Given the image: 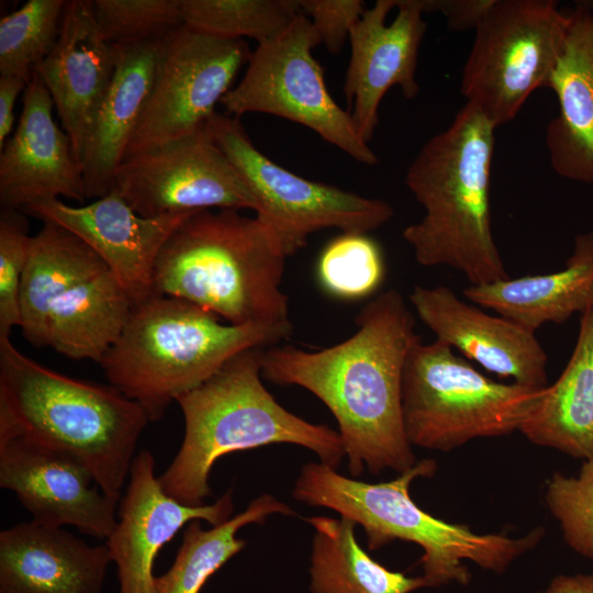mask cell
<instances>
[{
	"mask_svg": "<svg viewBox=\"0 0 593 593\" xmlns=\"http://www.w3.org/2000/svg\"><path fill=\"white\" fill-rule=\"evenodd\" d=\"M53 99L33 74L16 127L0 148V204L19 209L46 198L87 197L70 137L53 118Z\"/></svg>",
	"mask_w": 593,
	"mask_h": 593,
	"instance_id": "18",
	"label": "cell"
},
{
	"mask_svg": "<svg viewBox=\"0 0 593 593\" xmlns=\"http://www.w3.org/2000/svg\"><path fill=\"white\" fill-rule=\"evenodd\" d=\"M567 12L568 33L548 87L559 112L547 126L546 145L558 176L593 183V1Z\"/></svg>",
	"mask_w": 593,
	"mask_h": 593,
	"instance_id": "22",
	"label": "cell"
},
{
	"mask_svg": "<svg viewBox=\"0 0 593 593\" xmlns=\"http://www.w3.org/2000/svg\"><path fill=\"white\" fill-rule=\"evenodd\" d=\"M21 211L82 239L102 259L134 305L154 295V268L159 253L178 226L193 214L145 217L113 190L82 206L46 198Z\"/></svg>",
	"mask_w": 593,
	"mask_h": 593,
	"instance_id": "16",
	"label": "cell"
},
{
	"mask_svg": "<svg viewBox=\"0 0 593 593\" xmlns=\"http://www.w3.org/2000/svg\"><path fill=\"white\" fill-rule=\"evenodd\" d=\"M410 301L436 338L486 371L518 384L548 387L547 354L534 333L503 316L482 312L444 286H415Z\"/></svg>",
	"mask_w": 593,
	"mask_h": 593,
	"instance_id": "19",
	"label": "cell"
},
{
	"mask_svg": "<svg viewBox=\"0 0 593 593\" xmlns=\"http://www.w3.org/2000/svg\"><path fill=\"white\" fill-rule=\"evenodd\" d=\"M110 562L105 544L20 523L0 533V593H102Z\"/></svg>",
	"mask_w": 593,
	"mask_h": 593,
	"instance_id": "21",
	"label": "cell"
},
{
	"mask_svg": "<svg viewBox=\"0 0 593 593\" xmlns=\"http://www.w3.org/2000/svg\"><path fill=\"white\" fill-rule=\"evenodd\" d=\"M272 514L289 516L295 512L265 493L217 526L204 529L199 519L190 522L172 566L155 577L154 593H200L208 579L246 546V540L236 537L238 530L249 524H264Z\"/></svg>",
	"mask_w": 593,
	"mask_h": 593,
	"instance_id": "29",
	"label": "cell"
},
{
	"mask_svg": "<svg viewBox=\"0 0 593 593\" xmlns=\"http://www.w3.org/2000/svg\"><path fill=\"white\" fill-rule=\"evenodd\" d=\"M183 24L232 40H275L300 13L296 0H180Z\"/></svg>",
	"mask_w": 593,
	"mask_h": 593,
	"instance_id": "30",
	"label": "cell"
},
{
	"mask_svg": "<svg viewBox=\"0 0 593 593\" xmlns=\"http://www.w3.org/2000/svg\"><path fill=\"white\" fill-rule=\"evenodd\" d=\"M265 348L243 350L199 387L177 398L184 417L182 444L158 481L166 494L204 505L215 461L234 451L292 444L336 469L345 450L337 430L310 423L281 406L261 382Z\"/></svg>",
	"mask_w": 593,
	"mask_h": 593,
	"instance_id": "4",
	"label": "cell"
},
{
	"mask_svg": "<svg viewBox=\"0 0 593 593\" xmlns=\"http://www.w3.org/2000/svg\"><path fill=\"white\" fill-rule=\"evenodd\" d=\"M546 388L494 381L455 355L444 340L424 344L419 337L402 373L407 440L424 449L450 451L475 438L521 430Z\"/></svg>",
	"mask_w": 593,
	"mask_h": 593,
	"instance_id": "8",
	"label": "cell"
},
{
	"mask_svg": "<svg viewBox=\"0 0 593 593\" xmlns=\"http://www.w3.org/2000/svg\"><path fill=\"white\" fill-rule=\"evenodd\" d=\"M545 502L567 545L593 560V457L577 477L555 472L546 483Z\"/></svg>",
	"mask_w": 593,
	"mask_h": 593,
	"instance_id": "34",
	"label": "cell"
},
{
	"mask_svg": "<svg viewBox=\"0 0 593 593\" xmlns=\"http://www.w3.org/2000/svg\"><path fill=\"white\" fill-rule=\"evenodd\" d=\"M300 12L312 22L321 44L339 53L349 41L353 26L365 12L361 0H296Z\"/></svg>",
	"mask_w": 593,
	"mask_h": 593,
	"instance_id": "36",
	"label": "cell"
},
{
	"mask_svg": "<svg viewBox=\"0 0 593 593\" xmlns=\"http://www.w3.org/2000/svg\"><path fill=\"white\" fill-rule=\"evenodd\" d=\"M0 486L41 525H70L98 539L116 525L119 502L101 491L83 462L24 437L0 440Z\"/></svg>",
	"mask_w": 593,
	"mask_h": 593,
	"instance_id": "15",
	"label": "cell"
},
{
	"mask_svg": "<svg viewBox=\"0 0 593 593\" xmlns=\"http://www.w3.org/2000/svg\"><path fill=\"white\" fill-rule=\"evenodd\" d=\"M463 295L530 333L546 323L561 324L593 307V231L579 234L566 268L547 275L470 286Z\"/></svg>",
	"mask_w": 593,
	"mask_h": 593,
	"instance_id": "24",
	"label": "cell"
},
{
	"mask_svg": "<svg viewBox=\"0 0 593 593\" xmlns=\"http://www.w3.org/2000/svg\"><path fill=\"white\" fill-rule=\"evenodd\" d=\"M134 303L109 269L70 289L52 307L46 347L75 360L101 362Z\"/></svg>",
	"mask_w": 593,
	"mask_h": 593,
	"instance_id": "27",
	"label": "cell"
},
{
	"mask_svg": "<svg viewBox=\"0 0 593 593\" xmlns=\"http://www.w3.org/2000/svg\"><path fill=\"white\" fill-rule=\"evenodd\" d=\"M537 593H593V572L557 575Z\"/></svg>",
	"mask_w": 593,
	"mask_h": 593,
	"instance_id": "39",
	"label": "cell"
},
{
	"mask_svg": "<svg viewBox=\"0 0 593 593\" xmlns=\"http://www.w3.org/2000/svg\"><path fill=\"white\" fill-rule=\"evenodd\" d=\"M251 53L245 40L217 37L186 25L163 38L152 88L125 158L204 126Z\"/></svg>",
	"mask_w": 593,
	"mask_h": 593,
	"instance_id": "12",
	"label": "cell"
},
{
	"mask_svg": "<svg viewBox=\"0 0 593 593\" xmlns=\"http://www.w3.org/2000/svg\"><path fill=\"white\" fill-rule=\"evenodd\" d=\"M313 527L310 575L312 593H412L429 588L421 577L392 571L358 544L356 523L340 516L306 517Z\"/></svg>",
	"mask_w": 593,
	"mask_h": 593,
	"instance_id": "28",
	"label": "cell"
},
{
	"mask_svg": "<svg viewBox=\"0 0 593 593\" xmlns=\"http://www.w3.org/2000/svg\"><path fill=\"white\" fill-rule=\"evenodd\" d=\"M433 459L417 461L390 481L369 483L345 477L322 462L302 466L292 496L304 504L326 507L361 526L369 550L395 540L422 548L419 564L429 588L457 583L466 585L471 574L463 561L502 573L545 536L541 527L521 537L478 534L467 525L452 524L421 508L410 495L417 478L435 474Z\"/></svg>",
	"mask_w": 593,
	"mask_h": 593,
	"instance_id": "5",
	"label": "cell"
},
{
	"mask_svg": "<svg viewBox=\"0 0 593 593\" xmlns=\"http://www.w3.org/2000/svg\"><path fill=\"white\" fill-rule=\"evenodd\" d=\"M98 30L114 47L158 42L183 24L180 0H92Z\"/></svg>",
	"mask_w": 593,
	"mask_h": 593,
	"instance_id": "32",
	"label": "cell"
},
{
	"mask_svg": "<svg viewBox=\"0 0 593 593\" xmlns=\"http://www.w3.org/2000/svg\"><path fill=\"white\" fill-rule=\"evenodd\" d=\"M67 1L29 0L0 20V75L31 80L54 48Z\"/></svg>",
	"mask_w": 593,
	"mask_h": 593,
	"instance_id": "31",
	"label": "cell"
},
{
	"mask_svg": "<svg viewBox=\"0 0 593 593\" xmlns=\"http://www.w3.org/2000/svg\"><path fill=\"white\" fill-rule=\"evenodd\" d=\"M112 190L145 217L256 209L253 193L206 125L125 158Z\"/></svg>",
	"mask_w": 593,
	"mask_h": 593,
	"instance_id": "13",
	"label": "cell"
},
{
	"mask_svg": "<svg viewBox=\"0 0 593 593\" xmlns=\"http://www.w3.org/2000/svg\"><path fill=\"white\" fill-rule=\"evenodd\" d=\"M160 42L116 47L115 72L91 121L79 160L87 199L97 200L112 190L152 88Z\"/></svg>",
	"mask_w": 593,
	"mask_h": 593,
	"instance_id": "23",
	"label": "cell"
},
{
	"mask_svg": "<svg viewBox=\"0 0 593 593\" xmlns=\"http://www.w3.org/2000/svg\"><path fill=\"white\" fill-rule=\"evenodd\" d=\"M102 259L78 236L53 223L32 236L20 289V325L33 346L46 347L53 305L70 289L107 270Z\"/></svg>",
	"mask_w": 593,
	"mask_h": 593,
	"instance_id": "25",
	"label": "cell"
},
{
	"mask_svg": "<svg viewBox=\"0 0 593 593\" xmlns=\"http://www.w3.org/2000/svg\"><path fill=\"white\" fill-rule=\"evenodd\" d=\"M317 275L331 294L340 299H361L381 283L383 258L378 245L366 234L342 233L324 248Z\"/></svg>",
	"mask_w": 593,
	"mask_h": 593,
	"instance_id": "33",
	"label": "cell"
},
{
	"mask_svg": "<svg viewBox=\"0 0 593 593\" xmlns=\"http://www.w3.org/2000/svg\"><path fill=\"white\" fill-rule=\"evenodd\" d=\"M535 445L593 457V307L582 314L573 353L519 430Z\"/></svg>",
	"mask_w": 593,
	"mask_h": 593,
	"instance_id": "26",
	"label": "cell"
},
{
	"mask_svg": "<svg viewBox=\"0 0 593 593\" xmlns=\"http://www.w3.org/2000/svg\"><path fill=\"white\" fill-rule=\"evenodd\" d=\"M206 128L238 170L256 202V219L286 257L323 228L367 234L394 215L390 203L302 178L259 152L239 118L215 112Z\"/></svg>",
	"mask_w": 593,
	"mask_h": 593,
	"instance_id": "10",
	"label": "cell"
},
{
	"mask_svg": "<svg viewBox=\"0 0 593 593\" xmlns=\"http://www.w3.org/2000/svg\"><path fill=\"white\" fill-rule=\"evenodd\" d=\"M569 27L553 0H494L474 30L460 92L496 127L515 119L529 96L549 87Z\"/></svg>",
	"mask_w": 593,
	"mask_h": 593,
	"instance_id": "9",
	"label": "cell"
},
{
	"mask_svg": "<svg viewBox=\"0 0 593 593\" xmlns=\"http://www.w3.org/2000/svg\"><path fill=\"white\" fill-rule=\"evenodd\" d=\"M19 209L0 211V338H10L20 325V289L32 236Z\"/></svg>",
	"mask_w": 593,
	"mask_h": 593,
	"instance_id": "35",
	"label": "cell"
},
{
	"mask_svg": "<svg viewBox=\"0 0 593 593\" xmlns=\"http://www.w3.org/2000/svg\"><path fill=\"white\" fill-rule=\"evenodd\" d=\"M29 81L19 76L0 75V148L13 133L15 101Z\"/></svg>",
	"mask_w": 593,
	"mask_h": 593,
	"instance_id": "38",
	"label": "cell"
},
{
	"mask_svg": "<svg viewBox=\"0 0 593 593\" xmlns=\"http://www.w3.org/2000/svg\"><path fill=\"white\" fill-rule=\"evenodd\" d=\"M321 44L311 20L300 12L289 27L253 51L242 80L220 103L226 114L266 113L304 125L358 163L379 159L349 111L327 90L323 67L312 51Z\"/></svg>",
	"mask_w": 593,
	"mask_h": 593,
	"instance_id": "11",
	"label": "cell"
},
{
	"mask_svg": "<svg viewBox=\"0 0 593 593\" xmlns=\"http://www.w3.org/2000/svg\"><path fill=\"white\" fill-rule=\"evenodd\" d=\"M286 259L256 217L199 211L161 248L154 294L189 301L233 325L292 324L280 289Z\"/></svg>",
	"mask_w": 593,
	"mask_h": 593,
	"instance_id": "6",
	"label": "cell"
},
{
	"mask_svg": "<svg viewBox=\"0 0 593 593\" xmlns=\"http://www.w3.org/2000/svg\"><path fill=\"white\" fill-rule=\"evenodd\" d=\"M148 422L145 410L111 384L56 372L0 338V440L24 437L74 456L120 502Z\"/></svg>",
	"mask_w": 593,
	"mask_h": 593,
	"instance_id": "2",
	"label": "cell"
},
{
	"mask_svg": "<svg viewBox=\"0 0 593 593\" xmlns=\"http://www.w3.org/2000/svg\"><path fill=\"white\" fill-rule=\"evenodd\" d=\"M232 491L211 504L184 505L163 490L155 475V458L141 450L130 470L126 492L119 502L116 525L105 545L116 566L119 593H154V563L159 550L190 522L217 526L233 516Z\"/></svg>",
	"mask_w": 593,
	"mask_h": 593,
	"instance_id": "17",
	"label": "cell"
},
{
	"mask_svg": "<svg viewBox=\"0 0 593 593\" xmlns=\"http://www.w3.org/2000/svg\"><path fill=\"white\" fill-rule=\"evenodd\" d=\"M424 13L422 0H378L351 29L344 94L367 143L373 137L379 105L391 87H399L409 100L419 92L416 68L427 26Z\"/></svg>",
	"mask_w": 593,
	"mask_h": 593,
	"instance_id": "14",
	"label": "cell"
},
{
	"mask_svg": "<svg viewBox=\"0 0 593 593\" xmlns=\"http://www.w3.org/2000/svg\"><path fill=\"white\" fill-rule=\"evenodd\" d=\"M496 126L466 103L411 163L405 183L424 208L402 236L417 262L448 266L471 286L510 278L492 232L491 168Z\"/></svg>",
	"mask_w": 593,
	"mask_h": 593,
	"instance_id": "3",
	"label": "cell"
},
{
	"mask_svg": "<svg viewBox=\"0 0 593 593\" xmlns=\"http://www.w3.org/2000/svg\"><path fill=\"white\" fill-rule=\"evenodd\" d=\"M494 0H422L425 13H440L455 32L475 30Z\"/></svg>",
	"mask_w": 593,
	"mask_h": 593,
	"instance_id": "37",
	"label": "cell"
},
{
	"mask_svg": "<svg viewBox=\"0 0 593 593\" xmlns=\"http://www.w3.org/2000/svg\"><path fill=\"white\" fill-rule=\"evenodd\" d=\"M292 332V324H224L189 301L154 294L134 305L99 365L109 383L154 422L238 353L275 346Z\"/></svg>",
	"mask_w": 593,
	"mask_h": 593,
	"instance_id": "7",
	"label": "cell"
},
{
	"mask_svg": "<svg viewBox=\"0 0 593 593\" xmlns=\"http://www.w3.org/2000/svg\"><path fill=\"white\" fill-rule=\"evenodd\" d=\"M118 49L101 36L91 0L67 1L58 40L35 74L48 90L79 164L85 137L113 79Z\"/></svg>",
	"mask_w": 593,
	"mask_h": 593,
	"instance_id": "20",
	"label": "cell"
},
{
	"mask_svg": "<svg viewBox=\"0 0 593 593\" xmlns=\"http://www.w3.org/2000/svg\"><path fill=\"white\" fill-rule=\"evenodd\" d=\"M358 331L317 351L271 346L261 354V376L299 385L334 415L351 478L365 469L402 473L416 462L402 416L404 362L419 338L415 318L395 289L382 292L356 317Z\"/></svg>",
	"mask_w": 593,
	"mask_h": 593,
	"instance_id": "1",
	"label": "cell"
}]
</instances>
